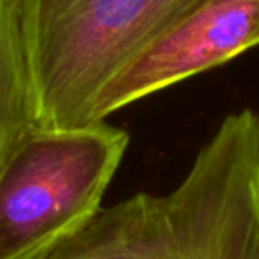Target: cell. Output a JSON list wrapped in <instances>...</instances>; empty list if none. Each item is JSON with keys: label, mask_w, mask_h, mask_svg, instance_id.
Returning a JSON list of instances; mask_svg holds the SVG:
<instances>
[{"label": "cell", "mask_w": 259, "mask_h": 259, "mask_svg": "<svg viewBox=\"0 0 259 259\" xmlns=\"http://www.w3.org/2000/svg\"><path fill=\"white\" fill-rule=\"evenodd\" d=\"M34 259H259V112L227 114L169 192L101 206Z\"/></svg>", "instance_id": "cell-1"}, {"label": "cell", "mask_w": 259, "mask_h": 259, "mask_svg": "<svg viewBox=\"0 0 259 259\" xmlns=\"http://www.w3.org/2000/svg\"><path fill=\"white\" fill-rule=\"evenodd\" d=\"M199 0H23L39 128L91 124L103 85Z\"/></svg>", "instance_id": "cell-2"}, {"label": "cell", "mask_w": 259, "mask_h": 259, "mask_svg": "<svg viewBox=\"0 0 259 259\" xmlns=\"http://www.w3.org/2000/svg\"><path fill=\"white\" fill-rule=\"evenodd\" d=\"M130 135L107 121L36 128L0 170V259H34L98 209Z\"/></svg>", "instance_id": "cell-3"}, {"label": "cell", "mask_w": 259, "mask_h": 259, "mask_svg": "<svg viewBox=\"0 0 259 259\" xmlns=\"http://www.w3.org/2000/svg\"><path fill=\"white\" fill-rule=\"evenodd\" d=\"M259 47V0H199L98 93L89 122Z\"/></svg>", "instance_id": "cell-4"}, {"label": "cell", "mask_w": 259, "mask_h": 259, "mask_svg": "<svg viewBox=\"0 0 259 259\" xmlns=\"http://www.w3.org/2000/svg\"><path fill=\"white\" fill-rule=\"evenodd\" d=\"M36 128L23 0H0V170Z\"/></svg>", "instance_id": "cell-5"}]
</instances>
